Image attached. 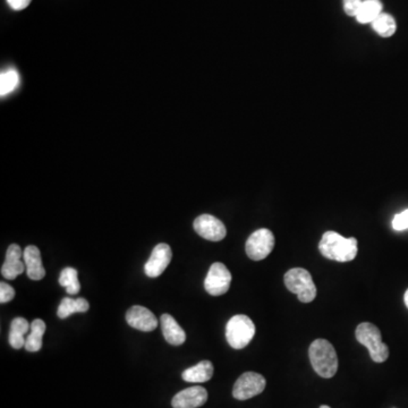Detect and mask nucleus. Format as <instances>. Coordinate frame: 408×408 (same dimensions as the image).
<instances>
[{
	"label": "nucleus",
	"instance_id": "423d86ee",
	"mask_svg": "<svg viewBox=\"0 0 408 408\" xmlns=\"http://www.w3.org/2000/svg\"><path fill=\"white\" fill-rule=\"evenodd\" d=\"M274 247V236L272 231L261 228L255 231L247 238L245 251L247 257L253 261H261L266 259Z\"/></svg>",
	"mask_w": 408,
	"mask_h": 408
},
{
	"label": "nucleus",
	"instance_id": "f8f14e48",
	"mask_svg": "<svg viewBox=\"0 0 408 408\" xmlns=\"http://www.w3.org/2000/svg\"><path fill=\"white\" fill-rule=\"evenodd\" d=\"M208 391L200 385H194L180 391L172 400L173 408H197L206 404Z\"/></svg>",
	"mask_w": 408,
	"mask_h": 408
},
{
	"label": "nucleus",
	"instance_id": "412c9836",
	"mask_svg": "<svg viewBox=\"0 0 408 408\" xmlns=\"http://www.w3.org/2000/svg\"><path fill=\"white\" fill-rule=\"evenodd\" d=\"M374 31L377 32L380 37H389L395 35L397 30V24L395 18L390 14L381 13L371 23Z\"/></svg>",
	"mask_w": 408,
	"mask_h": 408
},
{
	"label": "nucleus",
	"instance_id": "20e7f679",
	"mask_svg": "<svg viewBox=\"0 0 408 408\" xmlns=\"http://www.w3.org/2000/svg\"><path fill=\"white\" fill-rule=\"evenodd\" d=\"M255 325L246 315L238 314L229 320L226 325V339L235 349H245L255 337Z\"/></svg>",
	"mask_w": 408,
	"mask_h": 408
},
{
	"label": "nucleus",
	"instance_id": "a878e982",
	"mask_svg": "<svg viewBox=\"0 0 408 408\" xmlns=\"http://www.w3.org/2000/svg\"><path fill=\"white\" fill-rule=\"evenodd\" d=\"M392 227H394L395 231H400L408 228V209L395 216L394 220H392Z\"/></svg>",
	"mask_w": 408,
	"mask_h": 408
},
{
	"label": "nucleus",
	"instance_id": "f03ea898",
	"mask_svg": "<svg viewBox=\"0 0 408 408\" xmlns=\"http://www.w3.org/2000/svg\"><path fill=\"white\" fill-rule=\"evenodd\" d=\"M308 357L311 361L312 368L320 377L330 379L337 373V353L328 340H314L308 349Z\"/></svg>",
	"mask_w": 408,
	"mask_h": 408
},
{
	"label": "nucleus",
	"instance_id": "0eeeda50",
	"mask_svg": "<svg viewBox=\"0 0 408 408\" xmlns=\"http://www.w3.org/2000/svg\"><path fill=\"white\" fill-rule=\"evenodd\" d=\"M267 381L263 375L255 372L243 373L233 388L235 400H247L260 395L266 388Z\"/></svg>",
	"mask_w": 408,
	"mask_h": 408
},
{
	"label": "nucleus",
	"instance_id": "bb28decb",
	"mask_svg": "<svg viewBox=\"0 0 408 408\" xmlns=\"http://www.w3.org/2000/svg\"><path fill=\"white\" fill-rule=\"evenodd\" d=\"M31 1L32 0H7V4L14 11H23L26 7L29 6Z\"/></svg>",
	"mask_w": 408,
	"mask_h": 408
},
{
	"label": "nucleus",
	"instance_id": "4be33fe9",
	"mask_svg": "<svg viewBox=\"0 0 408 408\" xmlns=\"http://www.w3.org/2000/svg\"><path fill=\"white\" fill-rule=\"evenodd\" d=\"M59 285L64 288L69 295H76L80 293L81 285L77 277V270L74 268L63 269V272H60Z\"/></svg>",
	"mask_w": 408,
	"mask_h": 408
},
{
	"label": "nucleus",
	"instance_id": "7ed1b4c3",
	"mask_svg": "<svg viewBox=\"0 0 408 408\" xmlns=\"http://www.w3.org/2000/svg\"><path fill=\"white\" fill-rule=\"evenodd\" d=\"M355 336L357 342L368 349L370 356L374 362L383 363L388 360V346L383 343V336L378 327L370 322L361 323L357 325Z\"/></svg>",
	"mask_w": 408,
	"mask_h": 408
},
{
	"label": "nucleus",
	"instance_id": "f3484780",
	"mask_svg": "<svg viewBox=\"0 0 408 408\" xmlns=\"http://www.w3.org/2000/svg\"><path fill=\"white\" fill-rule=\"evenodd\" d=\"M31 329V325L28 322V320L24 317H15L11 323V330H9L8 342L9 345L14 349H20L25 346V338L24 334Z\"/></svg>",
	"mask_w": 408,
	"mask_h": 408
},
{
	"label": "nucleus",
	"instance_id": "9d476101",
	"mask_svg": "<svg viewBox=\"0 0 408 408\" xmlns=\"http://www.w3.org/2000/svg\"><path fill=\"white\" fill-rule=\"evenodd\" d=\"M173 252L170 246L165 243H160L153 251L151 257L148 259V262L144 266V272L150 278H157L163 274L166 270L169 263L172 261Z\"/></svg>",
	"mask_w": 408,
	"mask_h": 408
},
{
	"label": "nucleus",
	"instance_id": "393cba45",
	"mask_svg": "<svg viewBox=\"0 0 408 408\" xmlns=\"http://www.w3.org/2000/svg\"><path fill=\"white\" fill-rule=\"evenodd\" d=\"M15 297V289L12 286L7 283L0 284V303L5 304V303L11 302Z\"/></svg>",
	"mask_w": 408,
	"mask_h": 408
},
{
	"label": "nucleus",
	"instance_id": "b1692460",
	"mask_svg": "<svg viewBox=\"0 0 408 408\" xmlns=\"http://www.w3.org/2000/svg\"><path fill=\"white\" fill-rule=\"evenodd\" d=\"M363 0H343L344 11L349 16H354L360 12L361 6H362Z\"/></svg>",
	"mask_w": 408,
	"mask_h": 408
},
{
	"label": "nucleus",
	"instance_id": "6e6552de",
	"mask_svg": "<svg viewBox=\"0 0 408 408\" xmlns=\"http://www.w3.org/2000/svg\"><path fill=\"white\" fill-rule=\"evenodd\" d=\"M231 274L223 263L214 262L206 274L204 288L212 296H221L229 291Z\"/></svg>",
	"mask_w": 408,
	"mask_h": 408
},
{
	"label": "nucleus",
	"instance_id": "a211bd4d",
	"mask_svg": "<svg viewBox=\"0 0 408 408\" xmlns=\"http://www.w3.org/2000/svg\"><path fill=\"white\" fill-rule=\"evenodd\" d=\"M89 302L86 298H63L59 306H58L57 315L60 319H66L71 317V314L83 313L89 311Z\"/></svg>",
	"mask_w": 408,
	"mask_h": 408
},
{
	"label": "nucleus",
	"instance_id": "6ab92c4d",
	"mask_svg": "<svg viewBox=\"0 0 408 408\" xmlns=\"http://www.w3.org/2000/svg\"><path fill=\"white\" fill-rule=\"evenodd\" d=\"M46 332V323L41 319H35L31 323V332L25 340L26 351L35 353L42 349V337Z\"/></svg>",
	"mask_w": 408,
	"mask_h": 408
},
{
	"label": "nucleus",
	"instance_id": "2eb2a0df",
	"mask_svg": "<svg viewBox=\"0 0 408 408\" xmlns=\"http://www.w3.org/2000/svg\"><path fill=\"white\" fill-rule=\"evenodd\" d=\"M160 323L167 343L173 346H180L185 343V332L170 314H163L160 317Z\"/></svg>",
	"mask_w": 408,
	"mask_h": 408
},
{
	"label": "nucleus",
	"instance_id": "aec40b11",
	"mask_svg": "<svg viewBox=\"0 0 408 408\" xmlns=\"http://www.w3.org/2000/svg\"><path fill=\"white\" fill-rule=\"evenodd\" d=\"M383 13V3L380 0H363L360 12L356 15L359 23H372Z\"/></svg>",
	"mask_w": 408,
	"mask_h": 408
},
{
	"label": "nucleus",
	"instance_id": "ddd939ff",
	"mask_svg": "<svg viewBox=\"0 0 408 408\" xmlns=\"http://www.w3.org/2000/svg\"><path fill=\"white\" fill-rule=\"evenodd\" d=\"M23 255L24 252L18 244L9 245L6 252V259L1 267V274L5 279L14 280L26 270L25 263L22 261Z\"/></svg>",
	"mask_w": 408,
	"mask_h": 408
},
{
	"label": "nucleus",
	"instance_id": "1a4fd4ad",
	"mask_svg": "<svg viewBox=\"0 0 408 408\" xmlns=\"http://www.w3.org/2000/svg\"><path fill=\"white\" fill-rule=\"evenodd\" d=\"M194 231L204 240L211 242L223 240L227 234L225 225L211 214H201L193 223Z\"/></svg>",
	"mask_w": 408,
	"mask_h": 408
},
{
	"label": "nucleus",
	"instance_id": "cd10ccee",
	"mask_svg": "<svg viewBox=\"0 0 408 408\" xmlns=\"http://www.w3.org/2000/svg\"><path fill=\"white\" fill-rule=\"evenodd\" d=\"M404 301H405L406 306H407L408 308V289L406 291L405 296H404Z\"/></svg>",
	"mask_w": 408,
	"mask_h": 408
},
{
	"label": "nucleus",
	"instance_id": "4468645a",
	"mask_svg": "<svg viewBox=\"0 0 408 408\" xmlns=\"http://www.w3.org/2000/svg\"><path fill=\"white\" fill-rule=\"evenodd\" d=\"M23 259L26 267V274L30 279L37 281L45 278L46 269L43 268L40 250L37 249V246H28L24 250Z\"/></svg>",
	"mask_w": 408,
	"mask_h": 408
},
{
	"label": "nucleus",
	"instance_id": "9b49d317",
	"mask_svg": "<svg viewBox=\"0 0 408 408\" xmlns=\"http://www.w3.org/2000/svg\"><path fill=\"white\" fill-rule=\"evenodd\" d=\"M126 322L132 328L137 329L140 332H153L158 327V319L148 308L144 306H132L126 312Z\"/></svg>",
	"mask_w": 408,
	"mask_h": 408
},
{
	"label": "nucleus",
	"instance_id": "f257e3e1",
	"mask_svg": "<svg viewBox=\"0 0 408 408\" xmlns=\"http://www.w3.org/2000/svg\"><path fill=\"white\" fill-rule=\"evenodd\" d=\"M356 238H345L336 231H327L323 234L319 243V251L329 260L337 262H349L354 260L357 255Z\"/></svg>",
	"mask_w": 408,
	"mask_h": 408
},
{
	"label": "nucleus",
	"instance_id": "c85d7f7f",
	"mask_svg": "<svg viewBox=\"0 0 408 408\" xmlns=\"http://www.w3.org/2000/svg\"><path fill=\"white\" fill-rule=\"evenodd\" d=\"M320 408H330V407H329V406H327V405H322V406H320Z\"/></svg>",
	"mask_w": 408,
	"mask_h": 408
},
{
	"label": "nucleus",
	"instance_id": "39448f33",
	"mask_svg": "<svg viewBox=\"0 0 408 408\" xmlns=\"http://www.w3.org/2000/svg\"><path fill=\"white\" fill-rule=\"evenodd\" d=\"M285 285L302 303H311L317 297L313 278L305 269L294 268L286 272Z\"/></svg>",
	"mask_w": 408,
	"mask_h": 408
},
{
	"label": "nucleus",
	"instance_id": "5701e85b",
	"mask_svg": "<svg viewBox=\"0 0 408 408\" xmlns=\"http://www.w3.org/2000/svg\"><path fill=\"white\" fill-rule=\"evenodd\" d=\"M20 83V75L16 69H7L0 74V95L1 97L14 91Z\"/></svg>",
	"mask_w": 408,
	"mask_h": 408
},
{
	"label": "nucleus",
	"instance_id": "dca6fc26",
	"mask_svg": "<svg viewBox=\"0 0 408 408\" xmlns=\"http://www.w3.org/2000/svg\"><path fill=\"white\" fill-rule=\"evenodd\" d=\"M214 366L210 361H202L197 366L186 368L182 374V378L186 383H206L214 377Z\"/></svg>",
	"mask_w": 408,
	"mask_h": 408
}]
</instances>
